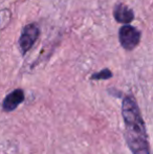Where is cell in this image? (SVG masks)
Returning a JSON list of instances; mask_svg holds the SVG:
<instances>
[{
  "instance_id": "6da1fadb",
  "label": "cell",
  "mask_w": 153,
  "mask_h": 154,
  "mask_svg": "<svg viewBox=\"0 0 153 154\" xmlns=\"http://www.w3.org/2000/svg\"><path fill=\"white\" fill-rule=\"evenodd\" d=\"M122 116L125 124V140L132 154H151L145 122L137 102L127 94L122 102Z\"/></svg>"
},
{
  "instance_id": "7a4b0ae2",
  "label": "cell",
  "mask_w": 153,
  "mask_h": 154,
  "mask_svg": "<svg viewBox=\"0 0 153 154\" xmlns=\"http://www.w3.org/2000/svg\"><path fill=\"white\" fill-rule=\"evenodd\" d=\"M118 41L125 51H131L141 41V32L129 23L124 24L118 29Z\"/></svg>"
},
{
  "instance_id": "3957f363",
  "label": "cell",
  "mask_w": 153,
  "mask_h": 154,
  "mask_svg": "<svg viewBox=\"0 0 153 154\" xmlns=\"http://www.w3.org/2000/svg\"><path fill=\"white\" fill-rule=\"evenodd\" d=\"M40 35V29L36 23H29L23 27L19 38V47L24 56L34 46Z\"/></svg>"
},
{
  "instance_id": "277c9868",
  "label": "cell",
  "mask_w": 153,
  "mask_h": 154,
  "mask_svg": "<svg viewBox=\"0 0 153 154\" xmlns=\"http://www.w3.org/2000/svg\"><path fill=\"white\" fill-rule=\"evenodd\" d=\"M25 100V94L21 88L13 90L10 92L2 101V110L4 112H12L18 108L20 104H22Z\"/></svg>"
},
{
  "instance_id": "5b68a950",
  "label": "cell",
  "mask_w": 153,
  "mask_h": 154,
  "mask_svg": "<svg viewBox=\"0 0 153 154\" xmlns=\"http://www.w3.org/2000/svg\"><path fill=\"white\" fill-rule=\"evenodd\" d=\"M113 17L115 21L122 24H128L134 20V12L126 4L118 2L113 8Z\"/></svg>"
},
{
  "instance_id": "8992f818",
  "label": "cell",
  "mask_w": 153,
  "mask_h": 154,
  "mask_svg": "<svg viewBox=\"0 0 153 154\" xmlns=\"http://www.w3.org/2000/svg\"><path fill=\"white\" fill-rule=\"evenodd\" d=\"M112 71L110 69L104 68L102 70L98 71V72L92 73L91 77H90V80H94V81H96V80H109L112 78Z\"/></svg>"
}]
</instances>
